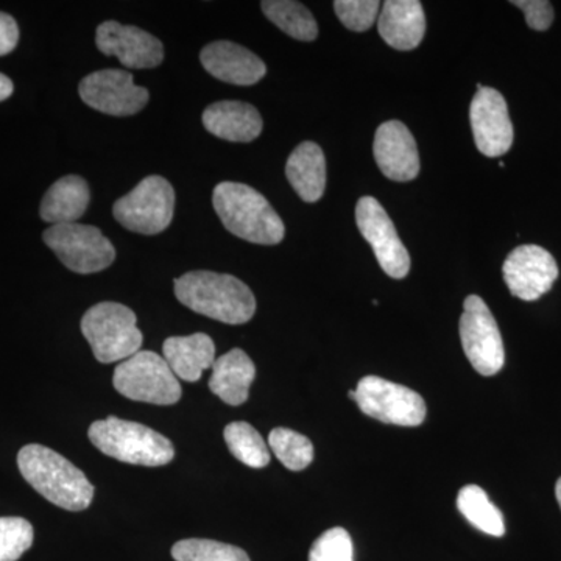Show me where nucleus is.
<instances>
[{
    "label": "nucleus",
    "mask_w": 561,
    "mask_h": 561,
    "mask_svg": "<svg viewBox=\"0 0 561 561\" xmlns=\"http://www.w3.org/2000/svg\"><path fill=\"white\" fill-rule=\"evenodd\" d=\"M35 531L27 519L18 516L0 518V561H18L32 548Z\"/></svg>",
    "instance_id": "nucleus-29"
},
{
    "label": "nucleus",
    "mask_w": 561,
    "mask_h": 561,
    "mask_svg": "<svg viewBox=\"0 0 561 561\" xmlns=\"http://www.w3.org/2000/svg\"><path fill=\"white\" fill-rule=\"evenodd\" d=\"M175 295L191 311L227 324H243L256 312V298L245 283L227 273L190 272L175 279Z\"/></svg>",
    "instance_id": "nucleus-2"
},
{
    "label": "nucleus",
    "mask_w": 561,
    "mask_h": 561,
    "mask_svg": "<svg viewBox=\"0 0 561 561\" xmlns=\"http://www.w3.org/2000/svg\"><path fill=\"white\" fill-rule=\"evenodd\" d=\"M348 397L351 398V400L356 402V390L350 391Z\"/></svg>",
    "instance_id": "nucleus-36"
},
{
    "label": "nucleus",
    "mask_w": 561,
    "mask_h": 561,
    "mask_svg": "<svg viewBox=\"0 0 561 561\" xmlns=\"http://www.w3.org/2000/svg\"><path fill=\"white\" fill-rule=\"evenodd\" d=\"M201 61L210 76L238 87L256 84L267 73L264 61L256 54L231 41L208 44L202 50Z\"/></svg>",
    "instance_id": "nucleus-17"
},
{
    "label": "nucleus",
    "mask_w": 561,
    "mask_h": 561,
    "mask_svg": "<svg viewBox=\"0 0 561 561\" xmlns=\"http://www.w3.org/2000/svg\"><path fill=\"white\" fill-rule=\"evenodd\" d=\"M261 9L286 35L298 41L311 43L319 36V25L313 20L311 11L294 0H265Z\"/></svg>",
    "instance_id": "nucleus-24"
},
{
    "label": "nucleus",
    "mask_w": 561,
    "mask_h": 561,
    "mask_svg": "<svg viewBox=\"0 0 561 561\" xmlns=\"http://www.w3.org/2000/svg\"><path fill=\"white\" fill-rule=\"evenodd\" d=\"M382 39L397 50H413L426 33V16L419 0H389L378 20Z\"/></svg>",
    "instance_id": "nucleus-18"
},
{
    "label": "nucleus",
    "mask_w": 561,
    "mask_h": 561,
    "mask_svg": "<svg viewBox=\"0 0 561 561\" xmlns=\"http://www.w3.org/2000/svg\"><path fill=\"white\" fill-rule=\"evenodd\" d=\"M20 41V27L10 14L0 11V57H5L16 49Z\"/></svg>",
    "instance_id": "nucleus-33"
},
{
    "label": "nucleus",
    "mask_w": 561,
    "mask_h": 561,
    "mask_svg": "<svg viewBox=\"0 0 561 561\" xmlns=\"http://www.w3.org/2000/svg\"><path fill=\"white\" fill-rule=\"evenodd\" d=\"M556 496H557V501H559V505L561 508V478L556 483Z\"/></svg>",
    "instance_id": "nucleus-35"
},
{
    "label": "nucleus",
    "mask_w": 561,
    "mask_h": 561,
    "mask_svg": "<svg viewBox=\"0 0 561 561\" xmlns=\"http://www.w3.org/2000/svg\"><path fill=\"white\" fill-rule=\"evenodd\" d=\"M287 180L306 203H316L327 190V160L323 150L311 140L300 144L286 164Z\"/></svg>",
    "instance_id": "nucleus-22"
},
{
    "label": "nucleus",
    "mask_w": 561,
    "mask_h": 561,
    "mask_svg": "<svg viewBox=\"0 0 561 561\" xmlns=\"http://www.w3.org/2000/svg\"><path fill=\"white\" fill-rule=\"evenodd\" d=\"M79 92L92 110L116 117L133 116L150 101L149 91L136 87L131 73L119 69L90 73L81 80Z\"/></svg>",
    "instance_id": "nucleus-12"
},
{
    "label": "nucleus",
    "mask_w": 561,
    "mask_h": 561,
    "mask_svg": "<svg viewBox=\"0 0 561 561\" xmlns=\"http://www.w3.org/2000/svg\"><path fill=\"white\" fill-rule=\"evenodd\" d=\"M213 203L224 227L243 241L276 245L286 234L283 220L267 198L247 184H217Z\"/></svg>",
    "instance_id": "nucleus-3"
},
{
    "label": "nucleus",
    "mask_w": 561,
    "mask_h": 561,
    "mask_svg": "<svg viewBox=\"0 0 561 561\" xmlns=\"http://www.w3.org/2000/svg\"><path fill=\"white\" fill-rule=\"evenodd\" d=\"M172 557L176 561H250L249 553L238 546L202 538L176 542Z\"/></svg>",
    "instance_id": "nucleus-28"
},
{
    "label": "nucleus",
    "mask_w": 561,
    "mask_h": 561,
    "mask_svg": "<svg viewBox=\"0 0 561 561\" xmlns=\"http://www.w3.org/2000/svg\"><path fill=\"white\" fill-rule=\"evenodd\" d=\"M356 221L362 238L370 243L382 271L390 278H405L411 271V256L381 203L373 197H362L356 206Z\"/></svg>",
    "instance_id": "nucleus-11"
},
{
    "label": "nucleus",
    "mask_w": 561,
    "mask_h": 561,
    "mask_svg": "<svg viewBox=\"0 0 561 561\" xmlns=\"http://www.w3.org/2000/svg\"><path fill=\"white\" fill-rule=\"evenodd\" d=\"M512 5L518 7L526 14V22L531 31L545 32L551 27L553 7L548 0H513Z\"/></svg>",
    "instance_id": "nucleus-32"
},
{
    "label": "nucleus",
    "mask_w": 561,
    "mask_h": 561,
    "mask_svg": "<svg viewBox=\"0 0 561 561\" xmlns=\"http://www.w3.org/2000/svg\"><path fill=\"white\" fill-rule=\"evenodd\" d=\"M203 125L210 135L230 142H251L262 133L260 111L245 102L213 103L203 113Z\"/></svg>",
    "instance_id": "nucleus-19"
},
{
    "label": "nucleus",
    "mask_w": 561,
    "mask_h": 561,
    "mask_svg": "<svg viewBox=\"0 0 561 561\" xmlns=\"http://www.w3.org/2000/svg\"><path fill=\"white\" fill-rule=\"evenodd\" d=\"M18 467L22 478L57 507L87 511L94 500V486L83 471L54 449L36 443L24 446L18 454Z\"/></svg>",
    "instance_id": "nucleus-1"
},
{
    "label": "nucleus",
    "mask_w": 561,
    "mask_h": 561,
    "mask_svg": "<svg viewBox=\"0 0 561 561\" xmlns=\"http://www.w3.org/2000/svg\"><path fill=\"white\" fill-rule=\"evenodd\" d=\"M98 49L106 57H117L127 69H151L164 60L161 41L133 25L106 21L95 35Z\"/></svg>",
    "instance_id": "nucleus-15"
},
{
    "label": "nucleus",
    "mask_w": 561,
    "mask_h": 561,
    "mask_svg": "<svg viewBox=\"0 0 561 561\" xmlns=\"http://www.w3.org/2000/svg\"><path fill=\"white\" fill-rule=\"evenodd\" d=\"M136 321V313L127 306L99 302L81 319V332L90 342L95 359L113 364L139 353L144 337Z\"/></svg>",
    "instance_id": "nucleus-5"
},
{
    "label": "nucleus",
    "mask_w": 561,
    "mask_h": 561,
    "mask_svg": "<svg viewBox=\"0 0 561 561\" xmlns=\"http://www.w3.org/2000/svg\"><path fill=\"white\" fill-rule=\"evenodd\" d=\"M460 341L468 360L479 375L494 376L504 367L505 351L500 327L486 302L478 295H470L463 302Z\"/></svg>",
    "instance_id": "nucleus-9"
},
{
    "label": "nucleus",
    "mask_w": 561,
    "mask_h": 561,
    "mask_svg": "<svg viewBox=\"0 0 561 561\" xmlns=\"http://www.w3.org/2000/svg\"><path fill=\"white\" fill-rule=\"evenodd\" d=\"M13 81L9 77L0 73V102L7 101L11 94H13Z\"/></svg>",
    "instance_id": "nucleus-34"
},
{
    "label": "nucleus",
    "mask_w": 561,
    "mask_h": 561,
    "mask_svg": "<svg viewBox=\"0 0 561 561\" xmlns=\"http://www.w3.org/2000/svg\"><path fill=\"white\" fill-rule=\"evenodd\" d=\"M356 404L365 415L397 426L415 427L426 419V402L409 387L365 376L357 383Z\"/></svg>",
    "instance_id": "nucleus-10"
},
{
    "label": "nucleus",
    "mask_w": 561,
    "mask_h": 561,
    "mask_svg": "<svg viewBox=\"0 0 561 561\" xmlns=\"http://www.w3.org/2000/svg\"><path fill=\"white\" fill-rule=\"evenodd\" d=\"M373 153L387 179L405 183L419 176V147L412 133L402 122H383L376 131Z\"/></svg>",
    "instance_id": "nucleus-16"
},
{
    "label": "nucleus",
    "mask_w": 561,
    "mask_h": 561,
    "mask_svg": "<svg viewBox=\"0 0 561 561\" xmlns=\"http://www.w3.org/2000/svg\"><path fill=\"white\" fill-rule=\"evenodd\" d=\"M457 507L476 529L491 535V537H504V516L481 486H463L457 496Z\"/></svg>",
    "instance_id": "nucleus-25"
},
{
    "label": "nucleus",
    "mask_w": 561,
    "mask_h": 561,
    "mask_svg": "<svg viewBox=\"0 0 561 561\" xmlns=\"http://www.w3.org/2000/svg\"><path fill=\"white\" fill-rule=\"evenodd\" d=\"M502 273L513 297L535 301L552 289L559 278V265L542 247L522 245L508 254Z\"/></svg>",
    "instance_id": "nucleus-13"
},
{
    "label": "nucleus",
    "mask_w": 561,
    "mask_h": 561,
    "mask_svg": "<svg viewBox=\"0 0 561 561\" xmlns=\"http://www.w3.org/2000/svg\"><path fill=\"white\" fill-rule=\"evenodd\" d=\"M90 205V187L77 175L62 176L51 184L41 202V219L54 225L77 224Z\"/></svg>",
    "instance_id": "nucleus-23"
},
{
    "label": "nucleus",
    "mask_w": 561,
    "mask_h": 561,
    "mask_svg": "<svg viewBox=\"0 0 561 561\" xmlns=\"http://www.w3.org/2000/svg\"><path fill=\"white\" fill-rule=\"evenodd\" d=\"M268 446L287 470L302 471L312 463V442L298 432L276 427L268 435Z\"/></svg>",
    "instance_id": "nucleus-27"
},
{
    "label": "nucleus",
    "mask_w": 561,
    "mask_h": 561,
    "mask_svg": "<svg viewBox=\"0 0 561 561\" xmlns=\"http://www.w3.org/2000/svg\"><path fill=\"white\" fill-rule=\"evenodd\" d=\"M256 378V367L245 351L234 348L216 359L209 389L225 404L238 408L249 400L250 387Z\"/></svg>",
    "instance_id": "nucleus-20"
},
{
    "label": "nucleus",
    "mask_w": 561,
    "mask_h": 561,
    "mask_svg": "<svg viewBox=\"0 0 561 561\" xmlns=\"http://www.w3.org/2000/svg\"><path fill=\"white\" fill-rule=\"evenodd\" d=\"M43 239L70 272L80 275L105 271L116 260L113 243L91 225H54Z\"/></svg>",
    "instance_id": "nucleus-8"
},
{
    "label": "nucleus",
    "mask_w": 561,
    "mask_h": 561,
    "mask_svg": "<svg viewBox=\"0 0 561 561\" xmlns=\"http://www.w3.org/2000/svg\"><path fill=\"white\" fill-rule=\"evenodd\" d=\"M175 213V191L162 176L151 175L114 203L113 214L122 227L139 234H160Z\"/></svg>",
    "instance_id": "nucleus-7"
},
{
    "label": "nucleus",
    "mask_w": 561,
    "mask_h": 561,
    "mask_svg": "<svg viewBox=\"0 0 561 561\" xmlns=\"http://www.w3.org/2000/svg\"><path fill=\"white\" fill-rule=\"evenodd\" d=\"M381 3L378 0H337L334 11L346 28L367 32L375 24Z\"/></svg>",
    "instance_id": "nucleus-31"
},
{
    "label": "nucleus",
    "mask_w": 561,
    "mask_h": 561,
    "mask_svg": "<svg viewBox=\"0 0 561 561\" xmlns=\"http://www.w3.org/2000/svg\"><path fill=\"white\" fill-rule=\"evenodd\" d=\"M470 121L476 146L485 157L507 153L513 144V124L508 106L500 91L483 87L471 102Z\"/></svg>",
    "instance_id": "nucleus-14"
},
{
    "label": "nucleus",
    "mask_w": 561,
    "mask_h": 561,
    "mask_svg": "<svg viewBox=\"0 0 561 561\" xmlns=\"http://www.w3.org/2000/svg\"><path fill=\"white\" fill-rule=\"evenodd\" d=\"M92 445L113 459L140 467H164L175 457L172 442L144 424L108 416L88 431Z\"/></svg>",
    "instance_id": "nucleus-4"
},
{
    "label": "nucleus",
    "mask_w": 561,
    "mask_h": 561,
    "mask_svg": "<svg viewBox=\"0 0 561 561\" xmlns=\"http://www.w3.org/2000/svg\"><path fill=\"white\" fill-rule=\"evenodd\" d=\"M114 389L131 401L154 405L176 404L181 398L179 378L168 362L153 351H139L114 370Z\"/></svg>",
    "instance_id": "nucleus-6"
},
{
    "label": "nucleus",
    "mask_w": 561,
    "mask_h": 561,
    "mask_svg": "<svg viewBox=\"0 0 561 561\" xmlns=\"http://www.w3.org/2000/svg\"><path fill=\"white\" fill-rule=\"evenodd\" d=\"M224 437L232 456L247 467L261 470L271 463V451L264 438L245 421L228 424L225 427Z\"/></svg>",
    "instance_id": "nucleus-26"
},
{
    "label": "nucleus",
    "mask_w": 561,
    "mask_h": 561,
    "mask_svg": "<svg viewBox=\"0 0 561 561\" xmlns=\"http://www.w3.org/2000/svg\"><path fill=\"white\" fill-rule=\"evenodd\" d=\"M309 561H354L353 540L343 527L324 531L313 542Z\"/></svg>",
    "instance_id": "nucleus-30"
},
{
    "label": "nucleus",
    "mask_w": 561,
    "mask_h": 561,
    "mask_svg": "<svg viewBox=\"0 0 561 561\" xmlns=\"http://www.w3.org/2000/svg\"><path fill=\"white\" fill-rule=\"evenodd\" d=\"M162 354L173 375L186 382L201 381L203 371L216 362V345L209 335L197 332L186 337H169Z\"/></svg>",
    "instance_id": "nucleus-21"
}]
</instances>
